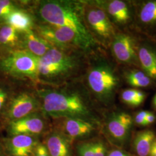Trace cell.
<instances>
[{
  "instance_id": "cell-1",
  "label": "cell",
  "mask_w": 156,
  "mask_h": 156,
  "mask_svg": "<svg viewBox=\"0 0 156 156\" xmlns=\"http://www.w3.org/2000/svg\"><path fill=\"white\" fill-rule=\"evenodd\" d=\"M41 111L49 119L76 117L99 123L93 104L82 80L58 87L38 84Z\"/></svg>"
},
{
  "instance_id": "cell-2",
  "label": "cell",
  "mask_w": 156,
  "mask_h": 156,
  "mask_svg": "<svg viewBox=\"0 0 156 156\" xmlns=\"http://www.w3.org/2000/svg\"><path fill=\"white\" fill-rule=\"evenodd\" d=\"M89 53L53 48L38 60V84L58 87L82 80Z\"/></svg>"
},
{
  "instance_id": "cell-3",
  "label": "cell",
  "mask_w": 156,
  "mask_h": 156,
  "mask_svg": "<svg viewBox=\"0 0 156 156\" xmlns=\"http://www.w3.org/2000/svg\"><path fill=\"white\" fill-rule=\"evenodd\" d=\"M82 82L94 103L106 107L112 105L120 79L106 50L100 48L89 53Z\"/></svg>"
},
{
  "instance_id": "cell-4",
  "label": "cell",
  "mask_w": 156,
  "mask_h": 156,
  "mask_svg": "<svg viewBox=\"0 0 156 156\" xmlns=\"http://www.w3.org/2000/svg\"><path fill=\"white\" fill-rule=\"evenodd\" d=\"M83 0H31L30 11L35 20L70 28L95 47H100L90 34L83 16Z\"/></svg>"
},
{
  "instance_id": "cell-5",
  "label": "cell",
  "mask_w": 156,
  "mask_h": 156,
  "mask_svg": "<svg viewBox=\"0 0 156 156\" xmlns=\"http://www.w3.org/2000/svg\"><path fill=\"white\" fill-rule=\"evenodd\" d=\"M39 58L25 50L0 53V79L19 86L37 87Z\"/></svg>"
},
{
  "instance_id": "cell-6",
  "label": "cell",
  "mask_w": 156,
  "mask_h": 156,
  "mask_svg": "<svg viewBox=\"0 0 156 156\" xmlns=\"http://www.w3.org/2000/svg\"><path fill=\"white\" fill-rule=\"evenodd\" d=\"M83 1L84 20L89 33L101 48L109 49L117 29L94 0Z\"/></svg>"
},
{
  "instance_id": "cell-7",
  "label": "cell",
  "mask_w": 156,
  "mask_h": 156,
  "mask_svg": "<svg viewBox=\"0 0 156 156\" xmlns=\"http://www.w3.org/2000/svg\"><path fill=\"white\" fill-rule=\"evenodd\" d=\"M34 30L53 47L62 49H80L89 53L95 47L70 28L35 20Z\"/></svg>"
},
{
  "instance_id": "cell-8",
  "label": "cell",
  "mask_w": 156,
  "mask_h": 156,
  "mask_svg": "<svg viewBox=\"0 0 156 156\" xmlns=\"http://www.w3.org/2000/svg\"><path fill=\"white\" fill-rule=\"evenodd\" d=\"M39 111H41V104L36 87L19 86L9 101L0 124L5 127L11 122Z\"/></svg>"
},
{
  "instance_id": "cell-9",
  "label": "cell",
  "mask_w": 156,
  "mask_h": 156,
  "mask_svg": "<svg viewBox=\"0 0 156 156\" xmlns=\"http://www.w3.org/2000/svg\"><path fill=\"white\" fill-rule=\"evenodd\" d=\"M4 127L9 136L27 135L40 137L50 130L51 123L50 119L39 111L11 122Z\"/></svg>"
},
{
  "instance_id": "cell-10",
  "label": "cell",
  "mask_w": 156,
  "mask_h": 156,
  "mask_svg": "<svg viewBox=\"0 0 156 156\" xmlns=\"http://www.w3.org/2000/svg\"><path fill=\"white\" fill-rule=\"evenodd\" d=\"M51 127L64 134L73 143L94 134L98 123L76 117H57L50 119Z\"/></svg>"
},
{
  "instance_id": "cell-11",
  "label": "cell",
  "mask_w": 156,
  "mask_h": 156,
  "mask_svg": "<svg viewBox=\"0 0 156 156\" xmlns=\"http://www.w3.org/2000/svg\"><path fill=\"white\" fill-rule=\"evenodd\" d=\"M138 46L136 39L132 35L117 31L109 49L113 58L118 63L140 67L138 58Z\"/></svg>"
},
{
  "instance_id": "cell-12",
  "label": "cell",
  "mask_w": 156,
  "mask_h": 156,
  "mask_svg": "<svg viewBox=\"0 0 156 156\" xmlns=\"http://www.w3.org/2000/svg\"><path fill=\"white\" fill-rule=\"evenodd\" d=\"M105 11L116 28H123L132 22L134 12L130 2L123 0H94Z\"/></svg>"
},
{
  "instance_id": "cell-13",
  "label": "cell",
  "mask_w": 156,
  "mask_h": 156,
  "mask_svg": "<svg viewBox=\"0 0 156 156\" xmlns=\"http://www.w3.org/2000/svg\"><path fill=\"white\" fill-rule=\"evenodd\" d=\"M133 124L131 116L124 112H113L106 117V132L113 140L124 144L128 140Z\"/></svg>"
},
{
  "instance_id": "cell-14",
  "label": "cell",
  "mask_w": 156,
  "mask_h": 156,
  "mask_svg": "<svg viewBox=\"0 0 156 156\" xmlns=\"http://www.w3.org/2000/svg\"><path fill=\"white\" fill-rule=\"evenodd\" d=\"M39 136L17 135L3 140L6 154L10 156H32L34 151L39 144Z\"/></svg>"
},
{
  "instance_id": "cell-15",
  "label": "cell",
  "mask_w": 156,
  "mask_h": 156,
  "mask_svg": "<svg viewBox=\"0 0 156 156\" xmlns=\"http://www.w3.org/2000/svg\"><path fill=\"white\" fill-rule=\"evenodd\" d=\"M42 136L49 156H73V142L60 131L51 127Z\"/></svg>"
},
{
  "instance_id": "cell-16",
  "label": "cell",
  "mask_w": 156,
  "mask_h": 156,
  "mask_svg": "<svg viewBox=\"0 0 156 156\" xmlns=\"http://www.w3.org/2000/svg\"><path fill=\"white\" fill-rule=\"evenodd\" d=\"M22 47L38 58L53 48L34 30L22 33Z\"/></svg>"
},
{
  "instance_id": "cell-17",
  "label": "cell",
  "mask_w": 156,
  "mask_h": 156,
  "mask_svg": "<svg viewBox=\"0 0 156 156\" xmlns=\"http://www.w3.org/2000/svg\"><path fill=\"white\" fill-rule=\"evenodd\" d=\"M140 27L146 31L156 30V0L142 1L135 12Z\"/></svg>"
},
{
  "instance_id": "cell-18",
  "label": "cell",
  "mask_w": 156,
  "mask_h": 156,
  "mask_svg": "<svg viewBox=\"0 0 156 156\" xmlns=\"http://www.w3.org/2000/svg\"><path fill=\"white\" fill-rule=\"evenodd\" d=\"M23 49L22 33L9 24H0V53Z\"/></svg>"
},
{
  "instance_id": "cell-19",
  "label": "cell",
  "mask_w": 156,
  "mask_h": 156,
  "mask_svg": "<svg viewBox=\"0 0 156 156\" xmlns=\"http://www.w3.org/2000/svg\"><path fill=\"white\" fill-rule=\"evenodd\" d=\"M35 22V17L31 11L20 6L12 12L5 23L18 32L24 33L34 30Z\"/></svg>"
},
{
  "instance_id": "cell-20",
  "label": "cell",
  "mask_w": 156,
  "mask_h": 156,
  "mask_svg": "<svg viewBox=\"0 0 156 156\" xmlns=\"http://www.w3.org/2000/svg\"><path fill=\"white\" fill-rule=\"evenodd\" d=\"M138 58L141 69L153 81H156V48L148 44L139 45Z\"/></svg>"
},
{
  "instance_id": "cell-21",
  "label": "cell",
  "mask_w": 156,
  "mask_h": 156,
  "mask_svg": "<svg viewBox=\"0 0 156 156\" xmlns=\"http://www.w3.org/2000/svg\"><path fill=\"white\" fill-rule=\"evenodd\" d=\"M156 137L154 131L151 129L138 132L133 140V147L136 155L149 156L151 145Z\"/></svg>"
},
{
  "instance_id": "cell-22",
  "label": "cell",
  "mask_w": 156,
  "mask_h": 156,
  "mask_svg": "<svg viewBox=\"0 0 156 156\" xmlns=\"http://www.w3.org/2000/svg\"><path fill=\"white\" fill-rule=\"evenodd\" d=\"M125 80L133 88H145L150 86L153 80L142 69H131L125 73Z\"/></svg>"
},
{
  "instance_id": "cell-23",
  "label": "cell",
  "mask_w": 156,
  "mask_h": 156,
  "mask_svg": "<svg viewBox=\"0 0 156 156\" xmlns=\"http://www.w3.org/2000/svg\"><path fill=\"white\" fill-rule=\"evenodd\" d=\"M19 86H19L5 80L0 79V119L5 111L10 99Z\"/></svg>"
},
{
  "instance_id": "cell-24",
  "label": "cell",
  "mask_w": 156,
  "mask_h": 156,
  "mask_svg": "<svg viewBox=\"0 0 156 156\" xmlns=\"http://www.w3.org/2000/svg\"><path fill=\"white\" fill-rule=\"evenodd\" d=\"M146 95L139 89L131 88L124 90L121 93V99L129 106L136 107L142 105L145 101Z\"/></svg>"
},
{
  "instance_id": "cell-25",
  "label": "cell",
  "mask_w": 156,
  "mask_h": 156,
  "mask_svg": "<svg viewBox=\"0 0 156 156\" xmlns=\"http://www.w3.org/2000/svg\"><path fill=\"white\" fill-rule=\"evenodd\" d=\"M20 6L19 1L0 0V24L5 23L12 12Z\"/></svg>"
},
{
  "instance_id": "cell-26",
  "label": "cell",
  "mask_w": 156,
  "mask_h": 156,
  "mask_svg": "<svg viewBox=\"0 0 156 156\" xmlns=\"http://www.w3.org/2000/svg\"><path fill=\"white\" fill-rule=\"evenodd\" d=\"M76 151L78 156H94V140L78 143L76 146Z\"/></svg>"
},
{
  "instance_id": "cell-27",
  "label": "cell",
  "mask_w": 156,
  "mask_h": 156,
  "mask_svg": "<svg viewBox=\"0 0 156 156\" xmlns=\"http://www.w3.org/2000/svg\"><path fill=\"white\" fill-rule=\"evenodd\" d=\"M32 156H50L45 145L39 142L34 151Z\"/></svg>"
},
{
  "instance_id": "cell-28",
  "label": "cell",
  "mask_w": 156,
  "mask_h": 156,
  "mask_svg": "<svg viewBox=\"0 0 156 156\" xmlns=\"http://www.w3.org/2000/svg\"><path fill=\"white\" fill-rule=\"evenodd\" d=\"M149 111H142L138 112L134 118V121L135 123L140 126H143L144 122L145 121V117L147 115Z\"/></svg>"
},
{
  "instance_id": "cell-29",
  "label": "cell",
  "mask_w": 156,
  "mask_h": 156,
  "mask_svg": "<svg viewBox=\"0 0 156 156\" xmlns=\"http://www.w3.org/2000/svg\"><path fill=\"white\" fill-rule=\"evenodd\" d=\"M156 120V116L154 113L152 112H149L147 115L145 117V121L144 122V125L143 126H149L151 124L154 122Z\"/></svg>"
},
{
  "instance_id": "cell-30",
  "label": "cell",
  "mask_w": 156,
  "mask_h": 156,
  "mask_svg": "<svg viewBox=\"0 0 156 156\" xmlns=\"http://www.w3.org/2000/svg\"><path fill=\"white\" fill-rule=\"evenodd\" d=\"M106 156H131L127 153L119 149H113L108 153Z\"/></svg>"
},
{
  "instance_id": "cell-31",
  "label": "cell",
  "mask_w": 156,
  "mask_h": 156,
  "mask_svg": "<svg viewBox=\"0 0 156 156\" xmlns=\"http://www.w3.org/2000/svg\"><path fill=\"white\" fill-rule=\"evenodd\" d=\"M149 156H156V137L151 145Z\"/></svg>"
},
{
  "instance_id": "cell-32",
  "label": "cell",
  "mask_w": 156,
  "mask_h": 156,
  "mask_svg": "<svg viewBox=\"0 0 156 156\" xmlns=\"http://www.w3.org/2000/svg\"><path fill=\"white\" fill-rule=\"evenodd\" d=\"M0 156H6V153L2 142H0Z\"/></svg>"
},
{
  "instance_id": "cell-33",
  "label": "cell",
  "mask_w": 156,
  "mask_h": 156,
  "mask_svg": "<svg viewBox=\"0 0 156 156\" xmlns=\"http://www.w3.org/2000/svg\"><path fill=\"white\" fill-rule=\"evenodd\" d=\"M152 105L153 106V108L156 109V94L154 95V96L153 98V100H152Z\"/></svg>"
}]
</instances>
